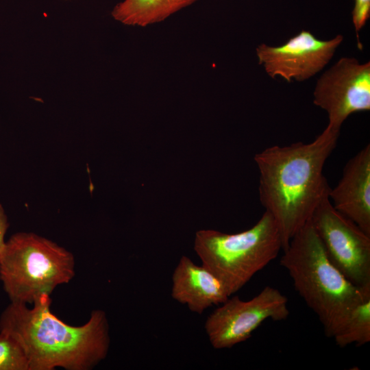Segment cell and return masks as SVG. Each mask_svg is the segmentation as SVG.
Listing matches in <instances>:
<instances>
[{
    "label": "cell",
    "instance_id": "6da1fadb",
    "mask_svg": "<svg viewBox=\"0 0 370 370\" xmlns=\"http://www.w3.org/2000/svg\"><path fill=\"white\" fill-rule=\"evenodd\" d=\"M339 134L326 127L309 143L273 145L254 156L260 173V200L276 223L283 251L329 193L323 166Z\"/></svg>",
    "mask_w": 370,
    "mask_h": 370
},
{
    "label": "cell",
    "instance_id": "7a4b0ae2",
    "mask_svg": "<svg viewBox=\"0 0 370 370\" xmlns=\"http://www.w3.org/2000/svg\"><path fill=\"white\" fill-rule=\"evenodd\" d=\"M50 296L29 308L10 302L0 316V332L15 339L23 349L29 370H90L108 355L110 338L106 314L93 310L86 323L71 325L50 310Z\"/></svg>",
    "mask_w": 370,
    "mask_h": 370
},
{
    "label": "cell",
    "instance_id": "3957f363",
    "mask_svg": "<svg viewBox=\"0 0 370 370\" xmlns=\"http://www.w3.org/2000/svg\"><path fill=\"white\" fill-rule=\"evenodd\" d=\"M280 263L328 337L343 329L354 308L370 294V286L355 285L330 262L310 221L292 238Z\"/></svg>",
    "mask_w": 370,
    "mask_h": 370
},
{
    "label": "cell",
    "instance_id": "277c9868",
    "mask_svg": "<svg viewBox=\"0 0 370 370\" xmlns=\"http://www.w3.org/2000/svg\"><path fill=\"white\" fill-rule=\"evenodd\" d=\"M194 249L230 297L278 256L282 243L273 217L264 211L253 227L239 233L197 231Z\"/></svg>",
    "mask_w": 370,
    "mask_h": 370
},
{
    "label": "cell",
    "instance_id": "5b68a950",
    "mask_svg": "<svg viewBox=\"0 0 370 370\" xmlns=\"http://www.w3.org/2000/svg\"><path fill=\"white\" fill-rule=\"evenodd\" d=\"M71 252L32 232H18L5 242L0 258V280L10 302L33 304L50 296L75 274Z\"/></svg>",
    "mask_w": 370,
    "mask_h": 370
},
{
    "label": "cell",
    "instance_id": "8992f818",
    "mask_svg": "<svg viewBox=\"0 0 370 370\" xmlns=\"http://www.w3.org/2000/svg\"><path fill=\"white\" fill-rule=\"evenodd\" d=\"M310 221L330 262L355 285L370 286V236L334 208L329 193Z\"/></svg>",
    "mask_w": 370,
    "mask_h": 370
},
{
    "label": "cell",
    "instance_id": "52a82bcc",
    "mask_svg": "<svg viewBox=\"0 0 370 370\" xmlns=\"http://www.w3.org/2000/svg\"><path fill=\"white\" fill-rule=\"evenodd\" d=\"M288 314L286 297L267 286L248 301L228 298L208 317L204 328L214 349H227L248 340L265 320H285Z\"/></svg>",
    "mask_w": 370,
    "mask_h": 370
},
{
    "label": "cell",
    "instance_id": "ba28073f",
    "mask_svg": "<svg viewBox=\"0 0 370 370\" xmlns=\"http://www.w3.org/2000/svg\"><path fill=\"white\" fill-rule=\"evenodd\" d=\"M313 103L328 114L327 127L340 131L347 117L370 109V63L339 59L318 79Z\"/></svg>",
    "mask_w": 370,
    "mask_h": 370
},
{
    "label": "cell",
    "instance_id": "9c48e42d",
    "mask_svg": "<svg viewBox=\"0 0 370 370\" xmlns=\"http://www.w3.org/2000/svg\"><path fill=\"white\" fill-rule=\"evenodd\" d=\"M343 40L340 34L323 40L303 30L280 46L262 43L256 47V53L258 64L271 77L303 82L323 69Z\"/></svg>",
    "mask_w": 370,
    "mask_h": 370
},
{
    "label": "cell",
    "instance_id": "30bf717a",
    "mask_svg": "<svg viewBox=\"0 0 370 370\" xmlns=\"http://www.w3.org/2000/svg\"><path fill=\"white\" fill-rule=\"evenodd\" d=\"M334 208L370 236V145L346 164L337 185L330 189Z\"/></svg>",
    "mask_w": 370,
    "mask_h": 370
},
{
    "label": "cell",
    "instance_id": "8fae6325",
    "mask_svg": "<svg viewBox=\"0 0 370 370\" xmlns=\"http://www.w3.org/2000/svg\"><path fill=\"white\" fill-rule=\"evenodd\" d=\"M171 297L186 305L190 311L202 314L212 306L225 302L230 295L222 282L210 270L182 256L172 274Z\"/></svg>",
    "mask_w": 370,
    "mask_h": 370
},
{
    "label": "cell",
    "instance_id": "7c38bea8",
    "mask_svg": "<svg viewBox=\"0 0 370 370\" xmlns=\"http://www.w3.org/2000/svg\"><path fill=\"white\" fill-rule=\"evenodd\" d=\"M199 0H122L112 10V18L129 26L145 27L165 21Z\"/></svg>",
    "mask_w": 370,
    "mask_h": 370
},
{
    "label": "cell",
    "instance_id": "4fadbf2b",
    "mask_svg": "<svg viewBox=\"0 0 370 370\" xmlns=\"http://www.w3.org/2000/svg\"><path fill=\"white\" fill-rule=\"evenodd\" d=\"M341 347L364 345L370 341V294L354 308L343 329L334 337Z\"/></svg>",
    "mask_w": 370,
    "mask_h": 370
},
{
    "label": "cell",
    "instance_id": "5bb4252c",
    "mask_svg": "<svg viewBox=\"0 0 370 370\" xmlns=\"http://www.w3.org/2000/svg\"><path fill=\"white\" fill-rule=\"evenodd\" d=\"M0 370H29L21 345L4 332H0Z\"/></svg>",
    "mask_w": 370,
    "mask_h": 370
},
{
    "label": "cell",
    "instance_id": "9a60e30c",
    "mask_svg": "<svg viewBox=\"0 0 370 370\" xmlns=\"http://www.w3.org/2000/svg\"><path fill=\"white\" fill-rule=\"evenodd\" d=\"M352 22L356 33L365 26L370 16V0H354Z\"/></svg>",
    "mask_w": 370,
    "mask_h": 370
},
{
    "label": "cell",
    "instance_id": "2e32d148",
    "mask_svg": "<svg viewBox=\"0 0 370 370\" xmlns=\"http://www.w3.org/2000/svg\"><path fill=\"white\" fill-rule=\"evenodd\" d=\"M9 227L8 216L0 204V258L5 245V236Z\"/></svg>",
    "mask_w": 370,
    "mask_h": 370
}]
</instances>
